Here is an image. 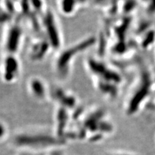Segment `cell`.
Listing matches in <instances>:
<instances>
[{"label":"cell","mask_w":155,"mask_h":155,"mask_svg":"<svg viewBox=\"0 0 155 155\" xmlns=\"http://www.w3.org/2000/svg\"><path fill=\"white\" fill-rule=\"evenodd\" d=\"M90 41H91V40L87 39V40L78 43L73 47L69 48V49L64 51V52L61 53L59 59L58 60V61H56V69L62 72V73H64L63 72L64 71H67L69 68L71 61L73 60L74 58L72 56L78 54L79 53L81 52V51H83L88 47L89 43H90Z\"/></svg>","instance_id":"obj_1"},{"label":"cell","mask_w":155,"mask_h":155,"mask_svg":"<svg viewBox=\"0 0 155 155\" xmlns=\"http://www.w3.org/2000/svg\"><path fill=\"white\" fill-rule=\"evenodd\" d=\"M19 64L16 57L7 56L2 64L3 78L7 82L13 81L17 78L19 73Z\"/></svg>","instance_id":"obj_2"},{"label":"cell","mask_w":155,"mask_h":155,"mask_svg":"<svg viewBox=\"0 0 155 155\" xmlns=\"http://www.w3.org/2000/svg\"><path fill=\"white\" fill-rule=\"evenodd\" d=\"M21 40V31L18 25H13L9 29L6 39V47L10 52H15L18 50Z\"/></svg>","instance_id":"obj_3"},{"label":"cell","mask_w":155,"mask_h":155,"mask_svg":"<svg viewBox=\"0 0 155 155\" xmlns=\"http://www.w3.org/2000/svg\"><path fill=\"white\" fill-rule=\"evenodd\" d=\"M28 89L31 93L38 98H45L47 94V87L41 80L32 78L28 82Z\"/></svg>","instance_id":"obj_4"},{"label":"cell","mask_w":155,"mask_h":155,"mask_svg":"<svg viewBox=\"0 0 155 155\" xmlns=\"http://www.w3.org/2000/svg\"><path fill=\"white\" fill-rule=\"evenodd\" d=\"M74 2L73 0H61L60 8L65 14H71L74 10Z\"/></svg>","instance_id":"obj_5"}]
</instances>
